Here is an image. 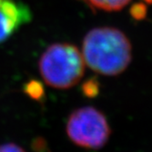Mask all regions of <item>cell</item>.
Returning <instances> with one entry per match:
<instances>
[{"instance_id": "cell-7", "label": "cell", "mask_w": 152, "mask_h": 152, "mask_svg": "<svg viewBox=\"0 0 152 152\" xmlns=\"http://www.w3.org/2000/svg\"><path fill=\"white\" fill-rule=\"evenodd\" d=\"M99 83L96 77H91L82 84V92L88 98H95L99 93Z\"/></svg>"}, {"instance_id": "cell-8", "label": "cell", "mask_w": 152, "mask_h": 152, "mask_svg": "<svg viewBox=\"0 0 152 152\" xmlns=\"http://www.w3.org/2000/svg\"><path fill=\"white\" fill-rule=\"evenodd\" d=\"M129 14L133 19L137 21H141L146 18L148 15V7L147 5L143 2L135 3L129 9Z\"/></svg>"}, {"instance_id": "cell-10", "label": "cell", "mask_w": 152, "mask_h": 152, "mask_svg": "<svg viewBox=\"0 0 152 152\" xmlns=\"http://www.w3.org/2000/svg\"><path fill=\"white\" fill-rule=\"evenodd\" d=\"M33 149L36 152H49L46 145V141L43 139H37L33 142Z\"/></svg>"}, {"instance_id": "cell-2", "label": "cell", "mask_w": 152, "mask_h": 152, "mask_svg": "<svg viewBox=\"0 0 152 152\" xmlns=\"http://www.w3.org/2000/svg\"><path fill=\"white\" fill-rule=\"evenodd\" d=\"M82 53L71 44L49 46L42 54L38 68L44 81L52 88H69L80 81L85 72Z\"/></svg>"}, {"instance_id": "cell-1", "label": "cell", "mask_w": 152, "mask_h": 152, "mask_svg": "<svg viewBox=\"0 0 152 152\" xmlns=\"http://www.w3.org/2000/svg\"><path fill=\"white\" fill-rule=\"evenodd\" d=\"M82 56L85 64L96 73L117 76L125 71L131 62V43L116 27H96L83 39Z\"/></svg>"}, {"instance_id": "cell-5", "label": "cell", "mask_w": 152, "mask_h": 152, "mask_svg": "<svg viewBox=\"0 0 152 152\" xmlns=\"http://www.w3.org/2000/svg\"><path fill=\"white\" fill-rule=\"evenodd\" d=\"M92 8L107 12L119 11L125 7L131 0H85Z\"/></svg>"}, {"instance_id": "cell-11", "label": "cell", "mask_w": 152, "mask_h": 152, "mask_svg": "<svg viewBox=\"0 0 152 152\" xmlns=\"http://www.w3.org/2000/svg\"><path fill=\"white\" fill-rule=\"evenodd\" d=\"M146 5H152V0H142Z\"/></svg>"}, {"instance_id": "cell-4", "label": "cell", "mask_w": 152, "mask_h": 152, "mask_svg": "<svg viewBox=\"0 0 152 152\" xmlns=\"http://www.w3.org/2000/svg\"><path fill=\"white\" fill-rule=\"evenodd\" d=\"M29 7L16 0H0V43L31 21Z\"/></svg>"}, {"instance_id": "cell-9", "label": "cell", "mask_w": 152, "mask_h": 152, "mask_svg": "<svg viewBox=\"0 0 152 152\" xmlns=\"http://www.w3.org/2000/svg\"><path fill=\"white\" fill-rule=\"evenodd\" d=\"M0 152H26V151L16 144L7 143L0 146Z\"/></svg>"}, {"instance_id": "cell-3", "label": "cell", "mask_w": 152, "mask_h": 152, "mask_svg": "<svg viewBox=\"0 0 152 152\" xmlns=\"http://www.w3.org/2000/svg\"><path fill=\"white\" fill-rule=\"evenodd\" d=\"M66 134L79 147L98 149L107 142L110 129L102 112L92 107H84L73 111L68 118Z\"/></svg>"}, {"instance_id": "cell-6", "label": "cell", "mask_w": 152, "mask_h": 152, "mask_svg": "<svg viewBox=\"0 0 152 152\" xmlns=\"http://www.w3.org/2000/svg\"><path fill=\"white\" fill-rule=\"evenodd\" d=\"M24 91L27 96L37 101H40L45 96L44 86L37 80H30L27 82L24 87Z\"/></svg>"}]
</instances>
